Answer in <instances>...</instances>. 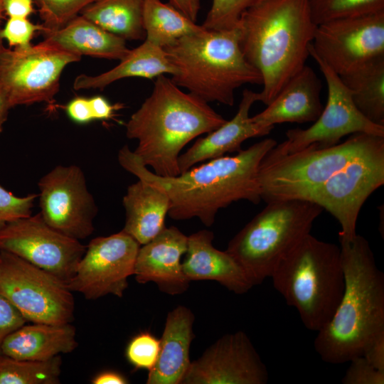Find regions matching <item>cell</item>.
<instances>
[{
  "instance_id": "6da1fadb",
  "label": "cell",
  "mask_w": 384,
  "mask_h": 384,
  "mask_svg": "<svg viewBox=\"0 0 384 384\" xmlns=\"http://www.w3.org/2000/svg\"><path fill=\"white\" fill-rule=\"evenodd\" d=\"M277 144L272 138L260 141L234 156H223L171 177L151 172L134 151L124 146L118 152L121 166L164 191L170 201L168 215L176 220L198 218L207 227L220 209L246 200L258 204L261 190L258 169L265 154Z\"/></svg>"
},
{
  "instance_id": "7a4b0ae2",
  "label": "cell",
  "mask_w": 384,
  "mask_h": 384,
  "mask_svg": "<svg viewBox=\"0 0 384 384\" xmlns=\"http://www.w3.org/2000/svg\"><path fill=\"white\" fill-rule=\"evenodd\" d=\"M317 25L309 0H260L237 26L245 59L260 73L258 101L267 105L305 65Z\"/></svg>"
},
{
  "instance_id": "3957f363",
  "label": "cell",
  "mask_w": 384,
  "mask_h": 384,
  "mask_svg": "<svg viewBox=\"0 0 384 384\" xmlns=\"http://www.w3.org/2000/svg\"><path fill=\"white\" fill-rule=\"evenodd\" d=\"M345 287L330 321L317 331L314 346L321 358L343 364L363 355L384 332V274L368 240L360 235L339 239Z\"/></svg>"
},
{
  "instance_id": "277c9868",
  "label": "cell",
  "mask_w": 384,
  "mask_h": 384,
  "mask_svg": "<svg viewBox=\"0 0 384 384\" xmlns=\"http://www.w3.org/2000/svg\"><path fill=\"white\" fill-rule=\"evenodd\" d=\"M226 122L198 97L185 92L171 78H156L151 95L130 117L126 135L137 139L134 153L146 167L164 177L181 174L178 157L195 138Z\"/></svg>"
},
{
  "instance_id": "5b68a950",
  "label": "cell",
  "mask_w": 384,
  "mask_h": 384,
  "mask_svg": "<svg viewBox=\"0 0 384 384\" xmlns=\"http://www.w3.org/2000/svg\"><path fill=\"white\" fill-rule=\"evenodd\" d=\"M164 49L176 70L172 81L207 102L233 106L238 88L262 83L260 73L242 53L237 28H204Z\"/></svg>"
},
{
  "instance_id": "8992f818",
  "label": "cell",
  "mask_w": 384,
  "mask_h": 384,
  "mask_svg": "<svg viewBox=\"0 0 384 384\" xmlns=\"http://www.w3.org/2000/svg\"><path fill=\"white\" fill-rule=\"evenodd\" d=\"M274 289L295 308L304 326L319 331L331 319L344 292L340 247L307 235L276 266Z\"/></svg>"
},
{
  "instance_id": "52a82bcc",
  "label": "cell",
  "mask_w": 384,
  "mask_h": 384,
  "mask_svg": "<svg viewBox=\"0 0 384 384\" xmlns=\"http://www.w3.org/2000/svg\"><path fill=\"white\" fill-rule=\"evenodd\" d=\"M323 208L306 200L267 203L229 242L225 250L260 284L307 235Z\"/></svg>"
},
{
  "instance_id": "ba28073f",
  "label": "cell",
  "mask_w": 384,
  "mask_h": 384,
  "mask_svg": "<svg viewBox=\"0 0 384 384\" xmlns=\"http://www.w3.org/2000/svg\"><path fill=\"white\" fill-rule=\"evenodd\" d=\"M378 137L353 134L345 142L327 147H307L277 158L263 157L258 169L261 199L267 203L306 200L318 186L369 147Z\"/></svg>"
},
{
  "instance_id": "9c48e42d",
  "label": "cell",
  "mask_w": 384,
  "mask_h": 384,
  "mask_svg": "<svg viewBox=\"0 0 384 384\" xmlns=\"http://www.w3.org/2000/svg\"><path fill=\"white\" fill-rule=\"evenodd\" d=\"M0 289L27 321L62 324L74 319L66 282L4 250H0Z\"/></svg>"
},
{
  "instance_id": "30bf717a",
  "label": "cell",
  "mask_w": 384,
  "mask_h": 384,
  "mask_svg": "<svg viewBox=\"0 0 384 384\" xmlns=\"http://www.w3.org/2000/svg\"><path fill=\"white\" fill-rule=\"evenodd\" d=\"M384 184V137L377 139L307 197L339 223V239L356 235V223L366 199Z\"/></svg>"
},
{
  "instance_id": "8fae6325",
  "label": "cell",
  "mask_w": 384,
  "mask_h": 384,
  "mask_svg": "<svg viewBox=\"0 0 384 384\" xmlns=\"http://www.w3.org/2000/svg\"><path fill=\"white\" fill-rule=\"evenodd\" d=\"M81 56L41 41L23 48L0 47V90L12 107L50 102L59 91L63 70Z\"/></svg>"
},
{
  "instance_id": "7c38bea8",
  "label": "cell",
  "mask_w": 384,
  "mask_h": 384,
  "mask_svg": "<svg viewBox=\"0 0 384 384\" xmlns=\"http://www.w3.org/2000/svg\"><path fill=\"white\" fill-rule=\"evenodd\" d=\"M309 56L316 61L326 80V104L311 126L287 131L286 139L271 149L265 156L267 158L288 155L311 144L316 147L334 146L342 137L351 134L366 133L384 137V126L370 122L358 111L340 76L310 50Z\"/></svg>"
},
{
  "instance_id": "4fadbf2b",
  "label": "cell",
  "mask_w": 384,
  "mask_h": 384,
  "mask_svg": "<svg viewBox=\"0 0 384 384\" xmlns=\"http://www.w3.org/2000/svg\"><path fill=\"white\" fill-rule=\"evenodd\" d=\"M309 50L339 76L384 57V10L317 25Z\"/></svg>"
},
{
  "instance_id": "5bb4252c",
  "label": "cell",
  "mask_w": 384,
  "mask_h": 384,
  "mask_svg": "<svg viewBox=\"0 0 384 384\" xmlns=\"http://www.w3.org/2000/svg\"><path fill=\"white\" fill-rule=\"evenodd\" d=\"M0 250L18 256L67 284L73 277L86 246L51 228L38 213L0 229Z\"/></svg>"
},
{
  "instance_id": "9a60e30c",
  "label": "cell",
  "mask_w": 384,
  "mask_h": 384,
  "mask_svg": "<svg viewBox=\"0 0 384 384\" xmlns=\"http://www.w3.org/2000/svg\"><path fill=\"white\" fill-rule=\"evenodd\" d=\"M38 186L39 213L48 225L78 240L92 235L97 207L80 167L56 166Z\"/></svg>"
},
{
  "instance_id": "2e32d148",
  "label": "cell",
  "mask_w": 384,
  "mask_h": 384,
  "mask_svg": "<svg viewBox=\"0 0 384 384\" xmlns=\"http://www.w3.org/2000/svg\"><path fill=\"white\" fill-rule=\"evenodd\" d=\"M139 247L123 230L92 239L67 283L68 288L82 294L87 299L107 294L122 297L128 287L127 279L134 274Z\"/></svg>"
},
{
  "instance_id": "e0dca14e",
  "label": "cell",
  "mask_w": 384,
  "mask_h": 384,
  "mask_svg": "<svg viewBox=\"0 0 384 384\" xmlns=\"http://www.w3.org/2000/svg\"><path fill=\"white\" fill-rule=\"evenodd\" d=\"M268 371L247 334H228L191 363L181 384H265Z\"/></svg>"
},
{
  "instance_id": "ac0fdd59",
  "label": "cell",
  "mask_w": 384,
  "mask_h": 384,
  "mask_svg": "<svg viewBox=\"0 0 384 384\" xmlns=\"http://www.w3.org/2000/svg\"><path fill=\"white\" fill-rule=\"evenodd\" d=\"M188 236L177 228H165L139 247L134 274L141 284L154 282L159 289L175 295L186 292L190 280L182 269L181 257L187 250Z\"/></svg>"
},
{
  "instance_id": "d6986e66",
  "label": "cell",
  "mask_w": 384,
  "mask_h": 384,
  "mask_svg": "<svg viewBox=\"0 0 384 384\" xmlns=\"http://www.w3.org/2000/svg\"><path fill=\"white\" fill-rule=\"evenodd\" d=\"M258 102L257 92L245 89L235 116L215 130L200 138L178 157V167L183 173L195 164L239 152L242 144L249 138L267 135L272 127H263L253 122L249 116L252 105Z\"/></svg>"
},
{
  "instance_id": "ffe728a7",
  "label": "cell",
  "mask_w": 384,
  "mask_h": 384,
  "mask_svg": "<svg viewBox=\"0 0 384 384\" xmlns=\"http://www.w3.org/2000/svg\"><path fill=\"white\" fill-rule=\"evenodd\" d=\"M214 235L202 230L188 236L182 269L188 280H213L228 290L242 294L255 286L240 264L226 250L213 246Z\"/></svg>"
},
{
  "instance_id": "44dd1931",
  "label": "cell",
  "mask_w": 384,
  "mask_h": 384,
  "mask_svg": "<svg viewBox=\"0 0 384 384\" xmlns=\"http://www.w3.org/2000/svg\"><path fill=\"white\" fill-rule=\"evenodd\" d=\"M322 84L314 70L305 65L283 86L261 112L250 117L263 127L285 122H315L323 111Z\"/></svg>"
},
{
  "instance_id": "7402d4cb",
  "label": "cell",
  "mask_w": 384,
  "mask_h": 384,
  "mask_svg": "<svg viewBox=\"0 0 384 384\" xmlns=\"http://www.w3.org/2000/svg\"><path fill=\"white\" fill-rule=\"evenodd\" d=\"M194 315L178 306L168 313L160 340L157 362L149 371L147 384H181L191 365L189 350L195 337Z\"/></svg>"
},
{
  "instance_id": "603a6c76",
  "label": "cell",
  "mask_w": 384,
  "mask_h": 384,
  "mask_svg": "<svg viewBox=\"0 0 384 384\" xmlns=\"http://www.w3.org/2000/svg\"><path fill=\"white\" fill-rule=\"evenodd\" d=\"M75 335L70 323L23 324L4 338L1 354L17 360H48L73 351L78 346Z\"/></svg>"
},
{
  "instance_id": "cb8c5ba5",
  "label": "cell",
  "mask_w": 384,
  "mask_h": 384,
  "mask_svg": "<svg viewBox=\"0 0 384 384\" xmlns=\"http://www.w3.org/2000/svg\"><path fill=\"white\" fill-rule=\"evenodd\" d=\"M43 42L75 55L110 60L123 59L129 52L126 41L80 14L55 30L41 31Z\"/></svg>"
},
{
  "instance_id": "d4e9b609",
  "label": "cell",
  "mask_w": 384,
  "mask_h": 384,
  "mask_svg": "<svg viewBox=\"0 0 384 384\" xmlns=\"http://www.w3.org/2000/svg\"><path fill=\"white\" fill-rule=\"evenodd\" d=\"M122 203L126 211L122 230L140 245L151 241L166 228L170 201L161 190L138 179L128 186Z\"/></svg>"
},
{
  "instance_id": "484cf974",
  "label": "cell",
  "mask_w": 384,
  "mask_h": 384,
  "mask_svg": "<svg viewBox=\"0 0 384 384\" xmlns=\"http://www.w3.org/2000/svg\"><path fill=\"white\" fill-rule=\"evenodd\" d=\"M176 73L164 49L145 40L138 47L130 50L120 63L112 69L98 75H78L73 87L76 90L103 89L110 84L127 78L152 80L166 74Z\"/></svg>"
},
{
  "instance_id": "4316f807",
  "label": "cell",
  "mask_w": 384,
  "mask_h": 384,
  "mask_svg": "<svg viewBox=\"0 0 384 384\" xmlns=\"http://www.w3.org/2000/svg\"><path fill=\"white\" fill-rule=\"evenodd\" d=\"M144 0H95L80 15L126 40H143Z\"/></svg>"
},
{
  "instance_id": "83f0119b",
  "label": "cell",
  "mask_w": 384,
  "mask_h": 384,
  "mask_svg": "<svg viewBox=\"0 0 384 384\" xmlns=\"http://www.w3.org/2000/svg\"><path fill=\"white\" fill-rule=\"evenodd\" d=\"M340 78L358 111L370 122L384 126V57Z\"/></svg>"
},
{
  "instance_id": "f1b7e54d",
  "label": "cell",
  "mask_w": 384,
  "mask_h": 384,
  "mask_svg": "<svg viewBox=\"0 0 384 384\" xmlns=\"http://www.w3.org/2000/svg\"><path fill=\"white\" fill-rule=\"evenodd\" d=\"M143 26L145 40L163 48L204 28L161 0H144Z\"/></svg>"
},
{
  "instance_id": "f546056e",
  "label": "cell",
  "mask_w": 384,
  "mask_h": 384,
  "mask_svg": "<svg viewBox=\"0 0 384 384\" xmlns=\"http://www.w3.org/2000/svg\"><path fill=\"white\" fill-rule=\"evenodd\" d=\"M61 364L59 355L46 361H27L0 354V384H58Z\"/></svg>"
},
{
  "instance_id": "4dcf8cb0",
  "label": "cell",
  "mask_w": 384,
  "mask_h": 384,
  "mask_svg": "<svg viewBox=\"0 0 384 384\" xmlns=\"http://www.w3.org/2000/svg\"><path fill=\"white\" fill-rule=\"evenodd\" d=\"M313 21L316 25L346 17L384 10V0H309Z\"/></svg>"
},
{
  "instance_id": "1f68e13d",
  "label": "cell",
  "mask_w": 384,
  "mask_h": 384,
  "mask_svg": "<svg viewBox=\"0 0 384 384\" xmlns=\"http://www.w3.org/2000/svg\"><path fill=\"white\" fill-rule=\"evenodd\" d=\"M260 0H213L202 26L207 30L228 31L237 28L242 13Z\"/></svg>"
},
{
  "instance_id": "d6a6232c",
  "label": "cell",
  "mask_w": 384,
  "mask_h": 384,
  "mask_svg": "<svg viewBox=\"0 0 384 384\" xmlns=\"http://www.w3.org/2000/svg\"><path fill=\"white\" fill-rule=\"evenodd\" d=\"M95 0H35L45 30L60 28Z\"/></svg>"
},
{
  "instance_id": "836d02e7",
  "label": "cell",
  "mask_w": 384,
  "mask_h": 384,
  "mask_svg": "<svg viewBox=\"0 0 384 384\" xmlns=\"http://www.w3.org/2000/svg\"><path fill=\"white\" fill-rule=\"evenodd\" d=\"M160 352V340L149 331H142L127 344V360L135 370L150 371L156 365Z\"/></svg>"
},
{
  "instance_id": "e575fe53",
  "label": "cell",
  "mask_w": 384,
  "mask_h": 384,
  "mask_svg": "<svg viewBox=\"0 0 384 384\" xmlns=\"http://www.w3.org/2000/svg\"><path fill=\"white\" fill-rule=\"evenodd\" d=\"M38 196L18 197L0 186V229L11 222L31 215Z\"/></svg>"
},
{
  "instance_id": "d590c367",
  "label": "cell",
  "mask_w": 384,
  "mask_h": 384,
  "mask_svg": "<svg viewBox=\"0 0 384 384\" xmlns=\"http://www.w3.org/2000/svg\"><path fill=\"white\" fill-rule=\"evenodd\" d=\"M46 28L42 24H35L27 18H9L1 29L0 36L6 40L10 47L23 48L31 45L34 33Z\"/></svg>"
},
{
  "instance_id": "8d00e7d4",
  "label": "cell",
  "mask_w": 384,
  "mask_h": 384,
  "mask_svg": "<svg viewBox=\"0 0 384 384\" xmlns=\"http://www.w3.org/2000/svg\"><path fill=\"white\" fill-rule=\"evenodd\" d=\"M341 382L343 384H383L384 371L373 366L363 356L349 361Z\"/></svg>"
},
{
  "instance_id": "74e56055",
  "label": "cell",
  "mask_w": 384,
  "mask_h": 384,
  "mask_svg": "<svg viewBox=\"0 0 384 384\" xmlns=\"http://www.w3.org/2000/svg\"><path fill=\"white\" fill-rule=\"evenodd\" d=\"M27 321L0 289V354L4 338Z\"/></svg>"
},
{
  "instance_id": "f35d334b",
  "label": "cell",
  "mask_w": 384,
  "mask_h": 384,
  "mask_svg": "<svg viewBox=\"0 0 384 384\" xmlns=\"http://www.w3.org/2000/svg\"><path fill=\"white\" fill-rule=\"evenodd\" d=\"M70 119L78 124H86L93 120L89 98L78 97L70 100L65 107Z\"/></svg>"
},
{
  "instance_id": "ab89813d",
  "label": "cell",
  "mask_w": 384,
  "mask_h": 384,
  "mask_svg": "<svg viewBox=\"0 0 384 384\" xmlns=\"http://www.w3.org/2000/svg\"><path fill=\"white\" fill-rule=\"evenodd\" d=\"M362 356L375 368L384 371V332L368 344Z\"/></svg>"
},
{
  "instance_id": "60d3db41",
  "label": "cell",
  "mask_w": 384,
  "mask_h": 384,
  "mask_svg": "<svg viewBox=\"0 0 384 384\" xmlns=\"http://www.w3.org/2000/svg\"><path fill=\"white\" fill-rule=\"evenodd\" d=\"M35 0H3L4 12L9 18H28L33 12Z\"/></svg>"
},
{
  "instance_id": "b9f144b4",
  "label": "cell",
  "mask_w": 384,
  "mask_h": 384,
  "mask_svg": "<svg viewBox=\"0 0 384 384\" xmlns=\"http://www.w3.org/2000/svg\"><path fill=\"white\" fill-rule=\"evenodd\" d=\"M90 105L94 119H109L113 117L117 105H112L106 98L97 95L89 98Z\"/></svg>"
},
{
  "instance_id": "7bdbcfd3",
  "label": "cell",
  "mask_w": 384,
  "mask_h": 384,
  "mask_svg": "<svg viewBox=\"0 0 384 384\" xmlns=\"http://www.w3.org/2000/svg\"><path fill=\"white\" fill-rule=\"evenodd\" d=\"M169 4L192 21L196 22L201 8V0H169Z\"/></svg>"
},
{
  "instance_id": "ee69618b",
  "label": "cell",
  "mask_w": 384,
  "mask_h": 384,
  "mask_svg": "<svg viewBox=\"0 0 384 384\" xmlns=\"http://www.w3.org/2000/svg\"><path fill=\"white\" fill-rule=\"evenodd\" d=\"M129 381L122 374L112 370H106L98 373L92 380L93 384H126Z\"/></svg>"
},
{
  "instance_id": "f6af8a7d",
  "label": "cell",
  "mask_w": 384,
  "mask_h": 384,
  "mask_svg": "<svg viewBox=\"0 0 384 384\" xmlns=\"http://www.w3.org/2000/svg\"><path fill=\"white\" fill-rule=\"evenodd\" d=\"M12 108L7 96L0 90V133L3 125L7 119L9 112Z\"/></svg>"
},
{
  "instance_id": "bcb514c9",
  "label": "cell",
  "mask_w": 384,
  "mask_h": 384,
  "mask_svg": "<svg viewBox=\"0 0 384 384\" xmlns=\"http://www.w3.org/2000/svg\"><path fill=\"white\" fill-rule=\"evenodd\" d=\"M4 13V8H3V0H0V31H1V20L2 18V15ZM3 45V40L0 36V47Z\"/></svg>"
}]
</instances>
